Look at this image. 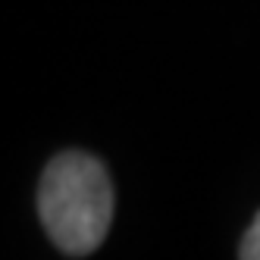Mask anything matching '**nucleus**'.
Listing matches in <instances>:
<instances>
[{"mask_svg":"<svg viewBox=\"0 0 260 260\" xmlns=\"http://www.w3.org/2000/svg\"><path fill=\"white\" fill-rule=\"evenodd\" d=\"M238 257L241 260H260V210L251 222V229L241 238V248H238Z\"/></svg>","mask_w":260,"mask_h":260,"instance_id":"nucleus-2","label":"nucleus"},{"mask_svg":"<svg viewBox=\"0 0 260 260\" xmlns=\"http://www.w3.org/2000/svg\"><path fill=\"white\" fill-rule=\"evenodd\" d=\"M38 213L63 254H94L113 222V185L104 163L82 151L57 154L41 176Z\"/></svg>","mask_w":260,"mask_h":260,"instance_id":"nucleus-1","label":"nucleus"}]
</instances>
